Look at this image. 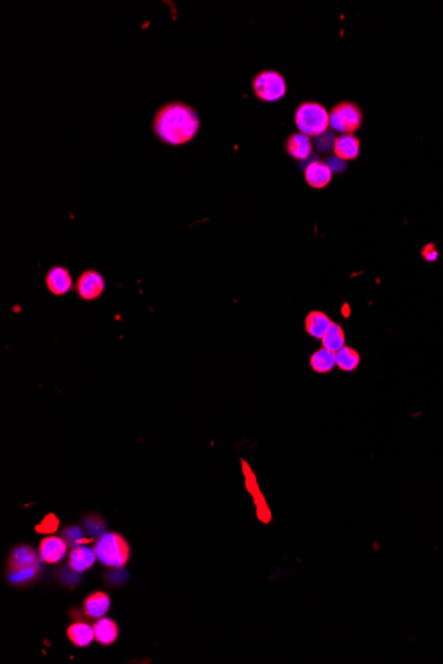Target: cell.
<instances>
[{
  "label": "cell",
  "instance_id": "2",
  "mask_svg": "<svg viewBox=\"0 0 443 664\" xmlns=\"http://www.w3.org/2000/svg\"><path fill=\"white\" fill-rule=\"evenodd\" d=\"M40 559V554L28 545L13 549L7 561V580L15 586L30 585L39 577Z\"/></svg>",
  "mask_w": 443,
  "mask_h": 664
},
{
  "label": "cell",
  "instance_id": "7",
  "mask_svg": "<svg viewBox=\"0 0 443 664\" xmlns=\"http://www.w3.org/2000/svg\"><path fill=\"white\" fill-rule=\"evenodd\" d=\"M106 283L104 276L96 269H86L79 274L74 289L77 296L86 303L96 301L105 292Z\"/></svg>",
  "mask_w": 443,
  "mask_h": 664
},
{
  "label": "cell",
  "instance_id": "23",
  "mask_svg": "<svg viewBox=\"0 0 443 664\" xmlns=\"http://www.w3.org/2000/svg\"><path fill=\"white\" fill-rule=\"evenodd\" d=\"M84 529L85 532L93 538L96 536H101L103 533H105V521L103 520V517L98 516V515H88V516L84 518Z\"/></svg>",
  "mask_w": 443,
  "mask_h": 664
},
{
  "label": "cell",
  "instance_id": "6",
  "mask_svg": "<svg viewBox=\"0 0 443 664\" xmlns=\"http://www.w3.org/2000/svg\"><path fill=\"white\" fill-rule=\"evenodd\" d=\"M329 118L330 127L341 134H355L359 132L364 122L362 110L353 101L338 103L330 109Z\"/></svg>",
  "mask_w": 443,
  "mask_h": 664
},
{
  "label": "cell",
  "instance_id": "8",
  "mask_svg": "<svg viewBox=\"0 0 443 664\" xmlns=\"http://www.w3.org/2000/svg\"><path fill=\"white\" fill-rule=\"evenodd\" d=\"M241 463H242L243 474H244V480H246V488H247V491L250 492V495H251L253 501H255L256 512H258V518H259L262 523H264V524H268V523L271 521V518H272V515H271V511H270V508H268L267 503H265L263 494L260 492V488H259V485H258L255 474H253V470L250 468V465L247 464L246 460H242Z\"/></svg>",
  "mask_w": 443,
  "mask_h": 664
},
{
  "label": "cell",
  "instance_id": "13",
  "mask_svg": "<svg viewBox=\"0 0 443 664\" xmlns=\"http://www.w3.org/2000/svg\"><path fill=\"white\" fill-rule=\"evenodd\" d=\"M333 153L341 161H355L359 158L361 142L355 134H341L333 141Z\"/></svg>",
  "mask_w": 443,
  "mask_h": 664
},
{
  "label": "cell",
  "instance_id": "4",
  "mask_svg": "<svg viewBox=\"0 0 443 664\" xmlns=\"http://www.w3.org/2000/svg\"><path fill=\"white\" fill-rule=\"evenodd\" d=\"M93 550L97 559L108 568H122L130 557L129 545L118 533L105 532L98 536Z\"/></svg>",
  "mask_w": 443,
  "mask_h": 664
},
{
  "label": "cell",
  "instance_id": "1",
  "mask_svg": "<svg viewBox=\"0 0 443 664\" xmlns=\"http://www.w3.org/2000/svg\"><path fill=\"white\" fill-rule=\"evenodd\" d=\"M200 129V115L192 106L182 101H171L161 106L151 122L156 138L169 146L189 144L198 136Z\"/></svg>",
  "mask_w": 443,
  "mask_h": 664
},
{
  "label": "cell",
  "instance_id": "17",
  "mask_svg": "<svg viewBox=\"0 0 443 664\" xmlns=\"http://www.w3.org/2000/svg\"><path fill=\"white\" fill-rule=\"evenodd\" d=\"M95 630V641L100 644L109 646V644L116 642L118 636V626L117 623L110 619V618H100L96 621L93 624Z\"/></svg>",
  "mask_w": 443,
  "mask_h": 664
},
{
  "label": "cell",
  "instance_id": "12",
  "mask_svg": "<svg viewBox=\"0 0 443 664\" xmlns=\"http://www.w3.org/2000/svg\"><path fill=\"white\" fill-rule=\"evenodd\" d=\"M68 544L63 537L50 536L39 545V554L45 564H59L67 556Z\"/></svg>",
  "mask_w": 443,
  "mask_h": 664
},
{
  "label": "cell",
  "instance_id": "25",
  "mask_svg": "<svg viewBox=\"0 0 443 664\" xmlns=\"http://www.w3.org/2000/svg\"><path fill=\"white\" fill-rule=\"evenodd\" d=\"M421 255H422L423 259L429 263H433V262H437L438 256H439V252L437 250V247L434 244H426L421 251Z\"/></svg>",
  "mask_w": 443,
  "mask_h": 664
},
{
  "label": "cell",
  "instance_id": "5",
  "mask_svg": "<svg viewBox=\"0 0 443 664\" xmlns=\"http://www.w3.org/2000/svg\"><path fill=\"white\" fill-rule=\"evenodd\" d=\"M253 95L263 103H277L287 95V80L275 69H263L253 76Z\"/></svg>",
  "mask_w": 443,
  "mask_h": 664
},
{
  "label": "cell",
  "instance_id": "18",
  "mask_svg": "<svg viewBox=\"0 0 443 664\" xmlns=\"http://www.w3.org/2000/svg\"><path fill=\"white\" fill-rule=\"evenodd\" d=\"M67 634L69 641L77 647H88L95 639L93 627L85 622L72 623L68 627Z\"/></svg>",
  "mask_w": 443,
  "mask_h": 664
},
{
  "label": "cell",
  "instance_id": "11",
  "mask_svg": "<svg viewBox=\"0 0 443 664\" xmlns=\"http://www.w3.org/2000/svg\"><path fill=\"white\" fill-rule=\"evenodd\" d=\"M284 148L287 154L291 158L299 161V162H304L313 154V142H312V139L306 134L300 133V132L291 133L287 137Z\"/></svg>",
  "mask_w": 443,
  "mask_h": 664
},
{
  "label": "cell",
  "instance_id": "22",
  "mask_svg": "<svg viewBox=\"0 0 443 664\" xmlns=\"http://www.w3.org/2000/svg\"><path fill=\"white\" fill-rule=\"evenodd\" d=\"M62 537L65 540V542H67L68 547H71V548H76V547H81V545H85V544H89V542H92V540H93L92 537H85L83 529L79 527L65 528L63 530Z\"/></svg>",
  "mask_w": 443,
  "mask_h": 664
},
{
  "label": "cell",
  "instance_id": "19",
  "mask_svg": "<svg viewBox=\"0 0 443 664\" xmlns=\"http://www.w3.org/2000/svg\"><path fill=\"white\" fill-rule=\"evenodd\" d=\"M311 368L318 374H326L336 366V353L326 348L315 351L311 357Z\"/></svg>",
  "mask_w": 443,
  "mask_h": 664
},
{
  "label": "cell",
  "instance_id": "9",
  "mask_svg": "<svg viewBox=\"0 0 443 664\" xmlns=\"http://www.w3.org/2000/svg\"><path fill=\"white\" fill-rule=\"evenodd\" d=\"M44 283L47 289L53 296H64L69 293L74 288V279L68 268L63 265H53L44 277Z\"/></svg>",
  "mask_w": 443,
  "mask_h": 664
},
{
  "label": "cell",
  "instance_id": "15",
  "mask_svg": "<svg viewBox=\"0 0 443 664\" xmlns=\"http://www.w3.org/2000/svg\"><path fill=\"white\" fill-rule=\"evenodd\" d=\"M96 559L95 550L86 547H76L69 552L68 566L74 573H84L95 565Z\"/></svg>",
  "mask_w": 443,
  "mask_h": 664
},
{
  "label": "cell",
  "instance_id": "10",
  "mask_svg": "<svg viewBox=\"0 0 443 664\" xmlns=\"http://www.w3.org/2000/svg\"><path fill=\"white\" fill-rule=\"evenodd\" d=\"M332 177H333V171L330 169V166L327 162L320 161V159L311 161L304 169V180L306 185L316 190L326 189L330 183Z\"/></svg>",
  "mask_w": 443,
  "mask_h": 664
},
{
  "label": "cell",
  "instance_id": "3",
  "mask_svg": "<svg viewBox=\"0 0 443 664\" xmlns=\"http://www.w3.org/2000/svg\"><path fill=\"white\" fill-rule=\"evenodd\" d=\"M294 121L297 130L308 137H321L330 127L327 107L311 100L303 101L297 105L294 113Z\"/></svg>",
  "mask_w": 443,
  "mask_h": 664
},
{
  "label": "cell",
  "instance_id": "14",
  "mask_svg": "<svg viewBox=\"0 0 443 664\" xmlns=\"http://www.w3.org/2000/svg\"><path fill=\"white\" fill-rule=\"evenodd\" d=\"M83 606L86 618L100 619L110 607V597L103 591H96L85 598Z\"/></svg>",
  "mask_w": 443,
  "mask_h": 664
},
{
  "label": "cell",
  "instance_id": "16",
  "mask_svg": "<svg viewBox=\"0 0 443 664\" xmlns=\"http://www.w3.org/2000/svg\"><path fill=\"white\" fill-rule=\"evenodd\" d=\"M332 324L333 322L330 321V318L326 313L313 310L306 318V333L311 337L323 339V337L327 334L329 327H332Z\"/></svg>",
  "mask_w": 443,
  "mask_h": 664
},
{
  "label": "cell",
  "instance_id": "24",
  "mask_svg": "<svg viewBox=\"0 0 443 664\" xmlns=\"http://www.w3.org/2000/svg\"><path fill=\"white\" fill-rule=\"evenodd\" d=\"M59 527V520L53 515H50V516L45 517L42 520V524L36 527V530L40 532V533H53L56 529Z\"/></svg>",
  "mask_w": 443,
  "mask_h": 664
},
{
  "label": "cell",
  "instance_id": "21",
  "mask_svg": "<svg viewBox=\"0 0 443 664\" xmlns=\"http://www.w3.org/2000/svg\"><path fill=\"white\" fill-rule=\"evenodd\" d=\"M344 344H345V334H344L343 327L338 324H332L327 334L323 337L324 348L338 353L340 349L344 348Z\"/></svg>",
  "mask_w": 443,
  "mask_h": 664
},
{
  "label": "cell",
  "instance_id": "20",
  "mask_svg": "<svg viewBox=\"0 0 443 664\" xmlns=\"http://www.w3.org/2000/svg\"><path fill=\"white\" fill-rule=\"evenodd\" d=\"M336 365L343 371H353L359 365V354L355 349L344 346L336 353Z\"/></svg>",
  "mask_w": 443,
  "mask_h": 664
}]
</instances>
